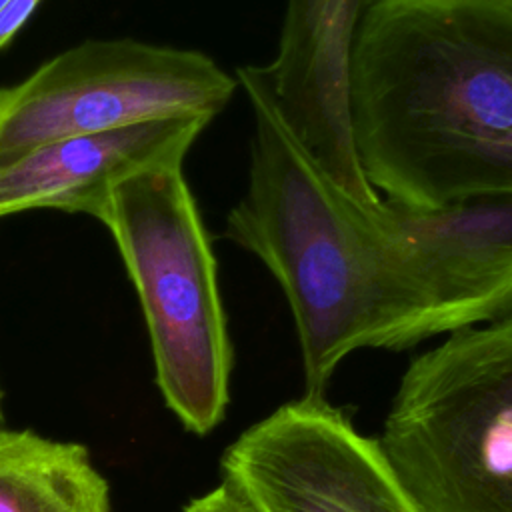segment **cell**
Wrapping results in <instances>:
<instances>
[{
    "label": "cell",
    "instance_id": "1",
    "mask_svg": "<svg viewBox=\"0 0 512 512\" xmlns=\"http://www.w3.org/2000/svg\"><path fill=\"white\" fill-rule=\"evenodd\" d=\"M348 112L360 170L386 200L512 194V0H372Z\"/></svg>",
    "mask_w": 512,
    "mask_h": 512
},
{
    "label": "cell",
    "instance_id": "2",
    "mask_svg": "<svg viewBox=\"0 0 512 512\" xmlns=\"http://www.w3.org/2000/svg\"><path fill=\"white\" fill-rule=\"evenodd\" d=\"M236 82L254 114L246 194L224 238L256 256L282 288L296 326L304 394L324 396L356 350H406L452 324L374 208L350 198L286 122L264 66ZM382 202V200H380Z\"/></svg>",
    "mask_w": 512,
    "mask_h": 512
},
{
    "label": "cell",
    "instance_id": "3",
    "mask_svg": "<svg viewBox=\"0 0 512 512\" xmlns=\"http://www.w3.org/2000/svg\"><path fill=\"white\" fill-rule=\"evenodd\" d=\"M136 288L158 390L198 436L226 416L234 364L218 262L182 164L122 182L100 220Z\"/></svg>",
    "mask_w": 512,
    "mask_h": 512
},
{
    "label": "cell",
    "instance_id": "4",
    "mask_svg": "<svg viewBox=\"0 0 512 512\" xmlns=\"http://www.w3.org/2000/svg\"><path fill=\"white\" fill-rule=\"evenodd\" d=\"M378 440L420 512H512V316L412 358Z\"/></svg>",
    "mask_w": 512,
    "mask_h": 512
},
{
    "label": "cell",
    "instance_id": "5",
    "mask_svg": "<svg viewBox=\"0 0 512 512\" xmlns=\"http://www.w3.org/2000/svg\"><path fill=\"white\" fill-rule=\"evenodd\" d=\"M236 88V78L198 50L86 40L0 88V168L66 136L172 116L214 118Z\"/></svg>",
    "mask_w": 512,
    "mask_h": 512
},
{
    "label": "cell",
    "instance_id": "6",
    "mask_svg": "<svg viewBox=\"0 0 512 512\" xmlns=\"http://www.w3.org/2000/svg\"><path fill=\"white\" fill-rule=\"evenodd\" d=\"M220 470L248 512H420L380 440L324 396L304 394L246 428Z\"/></svg>",
    "mask_w": 512,
    "mask_h": 512
},
{
    "label": "cell",
    "instance_id": "7",
    "mask_svg": "<svg viewBox=\"0 0 512 512\" xmlns=\"http://www.w3.org/2000/svg\"><path fill=\"white\" fill-rule=\"evenodd\" d=\"M376 212L438 296L452 332L512 316V194L438 208L382 198Z\"/></svg>",
    "mask_w": 512,
    "mask_h": 512
},
{
    "label": "cell",
    "instance_id": "8",
    "mask_svg": "<svg viewBox=\"0 0 512 512\" xmlns=\"http://www.w3.org/2000/svg\"><path fill=\"white\" fill-rule=\"evenodd\" d=\"M172 116L46 142L0 168V218L36 208L102 220L114 190L168 164H182L210 124Z\"/></svg>",
    "mask_w": 512,
    "mask_h": 512
},
{
    "label": "cell",
    "instance_id": "9",
    "mask_svg": "<svg viewBox=\"0 0 512 512\" xmlns=\"http://www.w3.org/2000/svg\"><path fill=\"white\" fill-rule=\"evenodd\" d=\"M0 512H112L84 444L0 428Z\"/></svg>",
    "mask_w": 512,
    "mask_h": 512
},
{
    "label": "cell",
    "instance_id": "10",
    "mask_svg": "<svg viewBox=\"0 0 512 512\" xmlns=\"http://www.w3.org/2000/svg\"><path fill=\"white\" fill-rule=\"evenodd\" d=\"M180 512H248L232 490L220 482L216 488L190 500Z\"/></svg>",
    "mask_w": 512,
    "mask_h": 512
},
{
    "label": "cell",
    "instance_id": "11",
    "mask_svg": "<svg viewBox=\"0 0 512 512\" xmlns=\"http://www.w3.org/2000/svg\"><path fill=\"white\" fill-rule=\"evenodd\" d=\"M42 0H10L0 12V50L22 30Z\"/></svg>",
    "mask_w": 512,
    "mask_h": 512
},
{
    "label": "cell",
    "instance_id": "12",
    "mask_svg": "<svg viewBox=\"0 0 512 512\" xmlns=\"http://www.w3.org/2000/svg\"><path fill=\"white\" fill-rule=\"evenodd\" d=\"M334 16H360L372 0H298Z\"/></svg>",
    "mask_w": 512,
    "mask_h": 512
},
{
    "label": "cell",
    "instance_id": "13",
    "mask_svg": "<svg viewBox=\"0 0 512 512\" xmlns=\"http://www.w3.org/2000/svg\"><path fill=\"white\" fill-rule=\"evenodd\" d=\"M0 424H2V390H0Z\"/></svg>",
    "mask_w": 512,
    "mask_h": 512
},
{
    "label": "cell",
    "instance_id": "14",
    "mask_svg": "<svg viewBox=\"0 0 512 512\" xmlns=\"http://www.w3.org/2000/svg\"><path fill=\"white\" fill-rule=\"evenodd\" d=\"M8 2H10V0H0V12H2V8H4Z\"/></svg>",
    "mask_w": 512,
    "mask_h": 512
}]
</instances>
